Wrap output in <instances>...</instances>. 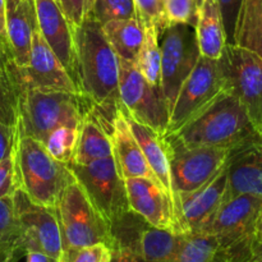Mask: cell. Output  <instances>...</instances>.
I'll return each instance as SVG.
<instances>
[{"label":"cell","mask_w":262,"mask_h":262,"mask_svg":"<svg viewBox=\"0 0 262 262\" xmlns=\"http://www.w3.org/2000/svg\"><path fill=\"white\" fill-rule=\"evenodd\" d=\"M13 161L17 189L41 206L55 207L64 188L74 179L68 164L55 160L40 141L27 136L18 135Z\"/></svg>","instance_id":"cell-4"},{"label":"cell","mask_w":262,"mask_h":262,"mask_svg":"<svg viewBox=\"0 0 262 262\" xmlns=\"http://www.w3.org/2000/svg\"><path fill=\"white\" fill-rule=\"evenodd\" d=\"M78 140V128L60 127L53 130L43 140L42 145L55 160L63 164L71 163Z\"/></svg>","instance_id":"cell-30"},{"label":"cell","mask_w":262,"mask_h":262,"mask_svg":"<svg viewBox=\"0 0 262 262\" xmlns=\"http://www.w3.org/2000/svg\"><path fill=\"white\" fill-rule=\"evenodd\" d=\"M204 0H164V15L168 22L196 27Z\"/></svg>","instance_id":"cell-31"},{"label":"cell","mask_w":262,"mask_h":262,"mask_svg":"<svg viewBox=\"0 0 262 262\" xmlns=\"http://www.w3.org/2000/svg\"><path fill=\"white\" fill-rule=\"evenodd\" d=\"M194 31L200 54L219 60L228 43L216 0H204Z\"/></svg>","instance_id":"cell-24"},{"label":"cell","mask_w":262,"mask_h":262,"mask_svg":"<svg viewBox=\"0 0 262 262\" xmlns=\"http://www.w3.org/2000/svg\"><path fill=\"white\" fill-rule=\"evenodd\" d=\"M92 15L101 25L114 19L137 18L133 0H95Z\"/></svg>","instance_id":"cell-32"},{"label":"cell","mask_w":262,"mask_h":262,"mask_svg":"<svg viewBox=\"0 0 262 262\" xmlns=\"http://www.w3.org/2000/svg\"><path fill=\"white\" fill-rule=\"evenodd\" d=\"M216 2L222 13L223 25H224L225 35H227V43L234 45L235 26H237L242 0H216Z\"/></svg>","instance_id":"cell-37"},{"label":"cell","mask_w":262,"mask_h":262,"mask_svg":"<svg viewBox=\"0 0 262 262\" xmlns=\"http://www.w3.org/2000/svg\"><path fill=\"white\" fill-rule=\"evenodd\" d=\"M107 42L118 58L136 63L145 41V26L138 18L114 19L101 25Z\"/></svg>","instance_id":"cell-25"},{"label":"cell","mask_w":262,"mask_h":262,"mask_svg":"<svg viewBox=\"0 0 262 262\" xmlns=\"http://www.w3.org/2000/svg\"><path fill=\"white\" fill-rule=\"evenodd\" d=\"M130 210L142 216L148 224L176 233L173 200L160 183L147 178L124 179Z\"/></svg>","instance_id":"cell-19"},{"label":"cell","mask_w":262,"mask_h":262,"mask_svg":"<svg viewBox=\"0 0 262 262\" xmlns=\"http://www.w3.org/2000/svg\"><path fill=\"white\" fill-rule=\"evenodd\" d=\"M7 4V37L10 59L15 66L30 63L33 32L38 28L33 0H5Z\"/></svg>","instance_id":"cell-20"},{"label":"cell","mask_w":262,"mask_h":262,"mask_svg":"<svg viewBox=\"0 0 262 262\" xmlns=\"http://www.w3.org/2000/svg\"><path fill=\"white\" fill-rule=\"evenodd\" d=\"M10 61V55L5 49L0 46V74L7 71V66Z\"/></svg>","instance_id":"cell-43"},{"label":"cell","mask_w":262,"mask_h":262,"mask_svg":"<svg viewBox=\"0 0 262 262\" xmlns=\"http://www.w3.org/2000/svg\"><path fill=\"white\" fill-rule=\"evenodd\" d=\"M174 135L188 147H216L233 150L257 137L245 107L229 91H223L214 101Z\"/></svg>","instance_id":"cell-2"},{"label":"cell","mask_w":262,"mask_h":262,"mask_svg":"<svg viewBox=\"0 0 262 262\" xmlns=\"http://www.w3.org/2000/svg\"><path fill=\"white\" fill-rule=\"evenodd\" d=\"M0 247L20 252V232L13 194L0 199Z\"/></svg>","instance_id":"cell-29"},{"label":"cell","mask_w":262,"mask_h":262,"mask_svg":"<svg viewBox=\"0 0 262 262\" xmlns=\"http://www.w3.org/2000/svg\"><path fill=\"white\" fill-rule=\"evenodd\" d=\"M18 253L0 247V262H15Z\"/></svg>","instance_id":"cell-42"},{"label":"cell","mask_w":262,"mask_h":262,"mask_svg":"<svg viewBox=\"0 0 262 262\" xmlns=\"http://www.w3.org/2000/svg\"><path fill=\"white\" fill-rule=\"evenodd\" d=\"M168 146L173 199L192 192L214 178L227 163L230 150L216 147H188L174 135H163Z\"/></svg>","instance_id":"cell-8"},{"label":"cell","mask_w":262,"mask_h":262,"mask_svg":"<svg viewBox=\"0 0 262 262\" xmlns=\"http://www.w3.org/2000/svg\"><path fill=\"white\" fill-rule=\"evenodd\" d=\"M17 189L14 181V161L13 156L0 161V199L12 196Z\"/></svg>","instance_id":"cell-38"},{"label":"cell","mask_w":262,"mask_h":262,"mask_svg":"<svg viewBox=\"0 0 262 262\" xmlns=\"http://www.w3.org/2000/svg\"><path fill=\"white\" fill-rule=\"evenodd\" d=\"M112 250L106 245H95L63 253V262H110Z\"/></svg>","instance_id":"cell-36"},{"label":"cell","mask_w":262,"mask_h":262,"mask_svg":"<svg viewBox=\"0 0 262 262\" xmlns=\"http://www.w3.org/2000/svg\"><path fill=\"white\" fill-rule=\"evenodd\" d=\"M112 127L113 120L107 119L94 105L78 128V140L72 163L84 165L113 156Z\"/></svg>","instance_id":"cell-22"},{"label":"cell","mask_w":262,"mask_h":262,"mask_svg":"<svg viewBox=\"0 0 262 262\" xmlns=\"http://www.w3.org/2000/svg\"><path fill=\"white\" fill-rule=\"evenodd\" d=\"M242 3L262 18V0H242Z\"/></svg>","instance_id":"cell-44"},{"label":"cell","mask_w":262,"mask_h":262,"mask_svg":"<svg viewBox=\"0 0 262 262\" xmlns=\"http://www.w3.org/2000/svg\"><path fill=\"white\" fill-rule=\"evenodd\" d=\"M68 168L110 227L130 211L124 178L118 170L114 156L84 165L71 161Z\"/></svg>","instance_id":"cell-6"},{"label":"cell","mask_w":262,"mask_h":262,"mask_svg":"<svg viewBox=\"0 0 262 262\" xmlns=\"http://www.w3.org/2000/svg\"><path fill=\"white\" fill-rule=\"evenodd\" d=\"M54 209L63 253L95 245H106L112 250L110 225L92 205L76 178L64 188Z\"/></svg>","instance_id":"cell-5"},{"label":"cell","mask_w":262,"mask_h":262,"mask_svg":"<svg viewBox=\"0 0 262 262\" xmlns=\"http://www.w3.org/2000/svg\"><path fill=\"white\" fill-rule=\"evenodd\" d=\"M251 262H262V246L258 245V243H257V247H256L255 256H253L252 261Z\"/></svg>","instance_id":"cell-47"},{"label":"cell","mask_w":262,"mask_h":262,"mask_svg":"<svg viewBox=\"0 0 262 262\" xmlns=\"http://www.w3.org/2000/svg\"><path fill=\"white\" fill-rule=\"evenodd\" d=\"M262 212V197L239 194L224 201L202 233L216 237L220 247L253 239Z\"/></svg>","instance_id":"cell-16"},{"label":"cell","mask_w":262,"mask_h":262,"mask_svg":"<svg viewBox=\"0 0 262 262\" xmlns=\"http://www.w3.org/2000/svg\"><path fill=\"white\" fill-rule=\"evenodd\" d=\"M17 125L0 123V161L13 156L17 145Z\"/></svg>","instance_id":"cell-39"},{"label":"cell","mask_w":262,"mask_h":262,"mask_svg":"<svg viewBox=\"0 0 262 262\" xmlns=\"http://www.w3.org/2000/svg\"><path fill=\"white\" fill-rule=\"evenodd\" d=\"M136 15L145 28L155 26L159 32H163L168 26L164 15V0H133Z\"/></svg>","instance_id":"cell-34"},{"label":"cell","mask_w":262,"mask_h":262,"mask_svg":"<svg viewBox=\"0 0 262 262\" xmlns=\"http://www.w3.org/2000/svg\"><path fill=\"white\" fill-rule=\"evenodd\" d=\"M255 238H256V242L258 245L262 246V212L257 220V224H256V230H255Z\"/></svg>","instance_id":"cell-46"},{"label":"cell","mask_w":262,"mask_h":262,"mask_svg":"<svg viewBox=\"0 0 262 262\" xmlns=\"http://www.w3.org/2000/svg\"><path fill=\"white\" fill-rule=\"evenodd\" d=\"M145 41L141 48L135 66L146 81L154 86H160L161 79V49L160 32L155 26L145 28Z\"/></svg>","instance_id":"cell-27"},{"label":"cell","mask_w":262,"mask_h":262,"mask_svg":"<svg viewBox=\"0 0 262 262\" xmlns=\"http://www.w3.org/2000/svg\"><path fill=\"white\" fill-rule=\"evenodd\" d=\"M38 30L78 87L73 28L56 0H33Z\"/></svg>","instance_id":"cell-18"},{"label":"cell","mask_w":262,"mask_h":262,"mask_svg":"<svg viewBox=\"0 0 262 262\" xmlns=\"http://www.w3.org/2000/svg\"><path fill=\"white\" fill-rule=\"evenodd\" d=\"M18 97L15 87L5 71L0 74V123L17 125Z\"/></svg>","instance_id":"cell-33"},{"label":"cell","mask_w":262,"mask_h":262,"mask_svg":"<svg viewBox=\"0 0 262 262\" xmlns=\"http://www.w3.org/2000/svg\"><path fill=\"white\" fill-rule=\"evenodd\" d=\"M120 110L127 119L128 125L132 130L133 136L137 140L146 161L150 165L151 170L158 178L159 183L163 186L166 193L173 200V191H171V178H170V164H169V152L164 136L158 130L137 122L135 118L130 117L129 113L122 106Z\"/></svg>","instance_id":"cell-23"},{"label":"cell","mask_w":262,"mask_h":262,"mask_svg":"<svg viewBox=\"0 0 262 262\" xmlns=\"http://www.w3.org/2000/svg\"><path fill=\"white\" fill-rule=\"evenodd\" d=\"M219 63L227 91L237 97L262 136V60L246 49L227 45Z\"/></svg>","instance_id":"cell-7"},{"label":"cell","mask_w":262,"mask_h":262,"mask_svg":"<svg viewBox=\"0 0 262 262\" xmlns=\"http://www.w3.org/2000/svg\"><path fill=\"white\" fill-rule=\"evenodd\" d=\"M110 262H143L130 250L124 247H115L112 250V260Z\"/></svg>","instance_id":"cell-40"},{"label":"cell","mask_w":262,"mask_h":262,"mask_svg":"<svg viewBox=\"0 0 262 262\" xmlns=\"http://www.w3.org/2000/svg\"><path fill=\"white\" fill-rule=\"evenodd\" d=\"M234 45L251 51L262 60V18L243 3L235 26Z\"/></svg>","instance_id":"cell-28"},{"label":"cell","mask_w":262,"mask_h":262,"mask_svg":"<svg viewBox=\"0 0 262 262\" xmlns=\"http://www.w3.org/2000/svg\"><path fill=\"white\" fill-rule=\"evenodd\" d=\"M110 233L112 250L115 247L128 248L143 262H169L181 239V234L152 227L132 210L110 227Z\"/></svg>","instance_id":"cell-14"},{"label":"cell","mask_w":262,"mask_h":262,"mask_svg":"<svg viewBox=\"0 0 262 262\" xmlns=\"http://www.w3.org/2000/svg\"><path fill=\"white\" fill-rule=\"evenodd\" d=\"M160 87L171 110L183 82L201 56L194 27L182 23L168 25L160 33Z\"/></svg>","instance_id":"cell-9"},{"label":"cell","mask_w":262,"mask_h":262,"mask_svg":"<svg viewBox=\"0 0 262 262\" xmlns=\"http://www.w3.org/2000/svg\"><path fill=\"white\" fill-rule=\"evenodd\" d=\"M17 133L43 142L60 127L79 128L94 102L81 92L18 91Z\"/></svg>","instance_id":"cell-3"},{"label":"cell","mask_w":262,"mask_h":262,"mask_svg":"<svg viewBox=\"0 0 262 262\" xmlns=\"http://www.w3.org/2000/svg\"><path fill=\"white\" fill-rule=\"evenodd\" d=\"M110 141H112L113 146V156L117 163L118 170L123 178L127 179L141 177V178H147L159 183L158 178L151 170L137 140L128 125L124 114L120 110V105L119 110L113 120Z\"/></svg>","instance_id":"cell-21"},{"label":"cell","mask_w":262,"mask_h":262,"mask_svg":"<svg viewBox=\"0 0 262 262\" xmlns=\"http://www.w3.org/2000/svg\"><path fill=\"white\" fill-rule=\"evenodd\" d=\"M225 90L227 86L219 60L200 56L194 68L179 89L164 135L176 133Z\"/></svg>","instance_id":"cell-10"},{"label":"cell","mask_w":262,"mask_h":262,"mask_svg":"<svg viewBox=\"0 0 262 262\" xmlns=\"http://www.w3.org/2000/svg\"><path fill=\"white\" fill-rule=\"evenodd\" d=\"M56 3L71 23L72 28H76L92 14L95 0H56Z\"/></svg>","instance_id":"cell-35"},{"label":"cell","mask_w":262,"mask_h":262,"mask_svg":"<svg viewBox=\"0 0 262 262\" xmlns=\"http://www.w3.org/2000/svg\"><path fill=\"white\" fill-rule=\"evenodd\" d=\"M219 243L209 233L181 234L176 253L169 262H215Z\"/></svg>","instance_id":"cell-26"},{"label":"cell","mask_w":262,"mask_h":262,"mask_svg":"<svg viewBox=\"0 0 262 262\" xmlns=\"http://www.w3.org/2000/svg\"><path fill=\"white\" fill-rule=\"evenodd\" d=\"M78 90L109 120L119 110V58L107 42L101 23L90 15L73 28Z\"/></svg>","instance_id":"cell-1"},{"label":"cell","mask_w":262,"mask_h":262,"mask_svg":"<svg viewBox=\"0 0 262 262\" xmlns=\"http://www.w3.org/2000/svg\"><path fill=\"white\" fill-rule=\"evenodd\" d=\"M7 72L15 91L37 90L43 92H79L67 69L46 43L40 30L33 32L30 63L26 67L9 61Z\"/></svg>","instance_id":"cell-12"},{"label":"cell","mask_w":262,"mask_h":262,"mask_svg":"<svg viewBox=\"0 0 262 262\" xmlns=\"http://www.w3.org/2000/svg\"><path fill=\"white\" fill-rule=\"evenodd\" d=\"M0 46L5 49L10 55L7 37V4H5V0H0Z\"/></svg>","instance_id":"cell-41"},{"label":"cell","mask_w":262,"mask_h":262,"mask_svg":"<svg viewBox=\"0 0 262 262\" xmlns=\"http://www.w3.org/2000/svg\"><path fill=\"white\" fill-rule=\"evenodd\" d=\"M119 99L137 122L164 135L169 124L168 102L160 86L146 81L133 63L119 59Z\"/></svg>","instance_id":"cell-13"},{"label":"cell","mask_w":262,"mask_h":262,"mask_svg":"<svg viewBox=\"0 0 262 262\" xmlns=\"http://www.w3.org/2000/svg\"><path fill=\"white\" fill-rule=\"evenodd\" d=\"M26 262H49V260L42 253L26 252Z\"/></svg>","instance_id":"cell-45"},{"label":"cell","mask_w":262,"mask_h":262,"mask_svg":"<svg viewBox=\"0 0 262 262\" xmlns=\"http://www.w3.org/2000/svg\"><path fill=\"white\" fill-rule=\"evenodd\" d=\"M239 194L262 197L261 135L230 150L228 155L224 201Z\"/></svg>","instance_id":"cell-17"},{"label":"cell","mask_w":262,"mask_h":262,"mask_svg":"<svg viewBox=\"0 0 262 262\" xmlns=\"http://www.w3.org/2000/svg\"><path fill=\"white\" fill-rule=\"evenodd\" d=\"M227 163L219 173L200 188L178 193L173 199L177 234L202 233L224 201Z\"/></svg>","instance_id":"cell-15"},{"label":"cell","mask_w":262,"mask_h":262,"mask_svg":"<svg viewBox=\"0 0 262 262\" xmlns=\"http://www.w3.org/2000/svg\"><path fill=\"white\" fill-rule=\"evenodd\" d=\"M13 200L19 224L20 252H38L49 262H63V246L55 209L35 204L20 189H15Z\"/></svg>","instance_id":"cell-11"}]
</instances>
